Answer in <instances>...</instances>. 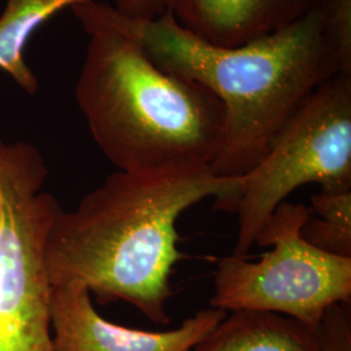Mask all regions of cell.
<instances>
[{
  "mask_svg": "<svg viewBox=\"0 0 351 351\" xmlns=\"http://www.w3.org/2000/svg\"><path fill=\"white\" fill-rule=\"evenodd\" d=\"M71 11L88 34L113 32L133 39L159 66L221 101L224 138L210 165L220 177L246 175L315 88L333 75L351 73V64L329 37L320 3L276 33L234 47L194 36L168 11L137 20L101 0L78 3Z\"/></svg>",
  "mask_w": 351,
  "mask_h": 351,
  "instance_id": "6da1fadb",
  "label": "cell"
},
{
  "mask_svg": "<svg viewBox=\"0 0 351 351\" xmlns=\"http://www.w3.org/2000/svg\"><path fill=\"white\" fill-rule=\"evenodd\" d=\"M239 177H220L210 167L165 173L117 171L51 224L45 265L51 285L81 282L101 304L124 301L149 320L171 322V276L184 255L177 221L197 203L232 213Z\"/></svg>",
  "mask_w": 351,
  "mask_h": 351,
  "instance_id": "7a4b0ae2",
  "label": "cell"
},
{
  "mask_svg": "<svg viewBox=\"0 0 351 351\" xmlns=\"http://www.w3.org/2000/svg\"><path fill=\"white\" fill-rule=\"evenodd\" d=\"M88 36L75 99L106 158L129 173L210 167L224 138L221 101L159 66L126 36Z\"/></svg>",
  "mask_w": 351,
  "mask_h": 351,
  "instance_id": "3957f363",
  "label": "cell"
},
{
  "mask_svg": "<svg viewBox=\"0 0 351 351\" xmlns=\"http://www.w3.org/2000/svg\"><path fill=\"white\" fill-rule=\"evenodd\" d=\"M36 146L0 139V351H53L45 246L58 201Z\"/></svg>",
  "mask_w": 351,
  "mask_h": 351,
  "instance_id": "277c9868",
  "label": "cell"
},
{
  "mask_svg": "<svg viewBox=\"0 0 351 351\" xmlns=\"http://www.w3.org/2000/svg\"><path fill=\"white\" fill-rule=\"evenodd\" d=\"M306 184L351 189V73L319 85L281 128L261 160L239 177L233 256L246 258L265 220Z\"/></svg>",
  "mask_w": 351,
  "mask_h": 351,
  "instance_id": "5b68a950",
  "label": "cell"
},
{
  "mask_svg": "<svg viewBox=\"0 0 351 351\" xmlns=\"http://www.w3.org/2000/svg\"><path fill=\"white\" fill-rule=\"evenodd\" d=\"M308 207L282 202L259 229L255 245L271 247L256 262H217L211 307L267 311L316 330L326 310L351 303V258L330 255L302 237Z\"/></svg>",
  "mask_w": 351,
  "mask_h": 351,
  "instance_id": "8992f818",
  "label": "cell"
},
{
  "mask_svg": "<svg viewBox=\"0 0 351 351\" xmlns=\"http://www.w3.org/2000/svg\"><path fill=\"white\" fill-rule=\"evenodd\" d=\"M226 314L211 307L190 316L172 330L132 329L103 319L94 308L86 285H51L53 351H191Z\"/></svg>",
  "mask_w": 351,
  "mask_h": 351,
  "instance_id": "52a82bcc",
  "label": "cell"
},
{
  "mask_svg": "<svg viewBox=\"0 0 351 351\" xmlns=\"http://www.w3.org/2000/svg\"><path fill=\"white\" fill-rule=\"evenodd\" d=\"M319 0H168L176 21L217 46L234 47L300 20Z\"/></svg>",
  "mask_w": 351,
  "mask_h": 351,
  "instance_id": "ba28073f",
  "label": "cell"
},
{
  "mask_svg": "<svg viewBox=\"0 0 351 351\" xmlns=\"http://www.w3.org/2000/svg\"><path fill=\"white\" fill-rule=\"evenodd\" d=\"M191 351H319L316 333L284 315L230 311Z\"/></svg>",
  "mask_w": 351,
  "mask_h": 351,
  "instance_id": "9c48e42d",
  "label": "cell"
},
{
  "mask_svg": "<svg viewBox=\"0 0 351 351\" xmlns=\"http://www.w3.org/2000/svg\"><path fill=\"white\" fill-rule=\"evenodd\" d=\"M90 0H5L0 14V71L27 94H36L38 80L26 64V45L55 14Z\"/></svg>",
  "mask_w": 351,
  "mask_h": 351,
  "instance_id": "30bf717a",
  "label": "cell"
},
{
  "mask_svg": "<svg viewBox=\"0 0 351 351\" xmlns=\"http://www.w3.org/2000/svg\"><path fill=\"white\" fill-rule=\"evenodd\" d=\"M308 213L302 237L319 250L351 258V189L319 190Z\"/></svg>",
  "mask_w": 351,
  "mask_h": 351,
  "instance_id": "8fae6325",
  "label": "cell"
},
{
  "mask_svg": "<svg viewBox=\"0 0 351 351\" xmlns=\"http://www.w3.org/2000/svg\"><path fill=\"white\" fill-rule=\"evenodd\" d=\"M319 351H351V313L349 303L328 308L315 330Z\"/></svg>",
  "mask_w": 351,
  "mask_h": 351,
  "instance_id": "7c38bea8",
  "label": "cell"
},
{
  "mask_svg": "<svg viewBox=\"0 0 351 351\" xmlns=\"http://www.w3.org/2000/svg\"><path fill=\"white\" fill-rule=\"evenodd\" d=\"M326 29L341 58L351 64V0H319Z\"/></svg>",
  "mask_w": 351,
  "mask_h": 351,
  "instance_id": "4fadbf2b",
  "label": "cell"
},
{
  "mask_svg": "<svg viewBox=\"0 0 351 351\" xmlns=\"http://www.w3.org/2000/svg\"><path fill=\"white\" fill-rule=\"evenodd\" d=\"M168 0H113L112 7L121 14L137 20H152L167 12Z\"/></svg>",
  "mask_w": 351,
  "mask_h": 351,
  "instance_id": "5bb4252c",
  "label": "cell"
}]
</instances>
